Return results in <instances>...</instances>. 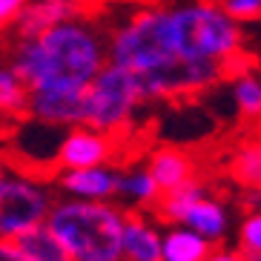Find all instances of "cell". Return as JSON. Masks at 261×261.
<instances>
[{"mask_svg":"<svg viewBox=\"0 0 261 261\" xmlns=\"http://www.w3.org/2000/svg\"><path fill=\"white\" fill-rule=\"evenodd\" d=\"M107 58L138 77L146 100L195 95L224 77L221 63H192L172 55L164 35V6H144L115 26Z\"/></svg>","mask_w":261,"mask_h":261,"instance_id":"6da1fadb","label":"cell"},{"mask_svg":"<svg viewBox=\"0 0 261 261\" xmlns=\"http://www.w3.org/2000/svg\"><path fill=\"white\" fill-rule=\"evenodd\" d=\"M12 66L29 92L35 89H86L109 63L107 40L86 20L75 17L38 38H15Z\"/></svg>","mask_w":261,"mask_h":261,"instance_id":"7a4b0ae2","label":"cell"},{"mask_svg":"<svg viewBox=\"0 0 261 261\" xmlns=\"http://www.w3.org/2000/svg\"><path fill=\"white\" fill-rule=\"evenodd\" d=\"M164 35L172 55L192 63H221L224 72H232L244 43L241 23L213 0L164 6Z\"/></svg>","mask_w":261,"mask_h":261,"instance_id":"3957f363","label":"cell"},{"mask_svg":"<svg viewBox=\"0 0 261 261\" xmlns=\"http://www.w3.org/2000/svg\"><path fill=\"white\" fill-rule=\"evenodd\" d=\"M123 218L126 213L112 201L58 198L49 210L46 227L69 261H123Z\"/></svg>","mask_w":261,"mask_h":261,"instance_id":"277c9868","label":"cell"},{"mask_svg":"<svg viewBox=\"0 0 261 261\" xmlns=\"http://www.w3.org/2000/svg\"><path fill=\"white\" fill-rule=\"evenodd\" d=\"M144 100L146 98L141 92L138 77L115 66V63H107L98 72V77L86 86L84 126H92V129L118 138L132 123V118Z\"/></svg>","mask_w":261,"mask_h":261,"instance_id":"5b68a950","label":"cell"},{"mask_svg":"<svg viewBox=\"0 0 261 261\" xmlns=\"http://www.w3.org/2000/svg\"><path fill=\"white\" fill-rule=\"evenodd\" d=\"M55 195L49 184L29 172L0 175V241H15L23 232L46 224Z\"/></svg>","mask_w":261,"mask_h":261,"instance_id":"8992f818","label":"cell"},{"mask_svg":"<svg viewBox=\"0 0 261 261\" xmlns=\"http://www.w3.org/2000/svg\"><path fill=\"white\" fill-rule=\"evenodd\" d=\"M118 149V138L98 132L92 126H75L63 132L58 149V169H89L112 164Z\"/></svg>","mask_w":261,"mask_h":261,"instance_id":"52a82bcc","label":"cell"},{"mask_svg":"<svg viewBox=\"0 0 261 261\" xmlns=\"http://www.w3.org/2000/svg\"><path fill=\"white\" fill-rule=\"evenodd\" d=\"M86 89H35L29 92V118L43 121L58 129L84 126Z\"/></svg>","mask_w":261,"mask_h":261,"instance_id":"ba28073f","label":"cell"},{"mask_svg":"<svg viewBox=\"0 0 261 261\" xmlns=\"http://www.w3.org/2000/svg\"><path fill=\"white\" fill-rule=\"evenodd\" d=\"M63 132L58 126H49L43 121H23L15 132V152L20 155L23 167H35V169H46V167H58V149H61Z\"/></svg>","mask_w":261,"mask_h":261,"instance_id":"9c48e42d","label":"cell"},{"mask_svg":"<svg viewBox=\"0 0 261 261\" xmlns=\"http://www.w3.org/2000/svg\"><path fill=\"white\" fill-rule=\"evenodd\" d=\"M118 175H121V169H115L112 164L89 169H61L58 187L66 192V198L112 201L118 195Z\"/></svg>","mask_w":261,"mask_h":261,"instance_id":"30bf717a","label":"cell"},{"mask_svg":"<svg viewBox=\"0 0 261 261\" xmlns=\"http://www.w3.org/2000/svg\"><path fill=\"white\" fill-rule=\"evenodd\" d=\"M161 236L164 232L146 215L126 213L121 236L123 261H161Z\"/></svg>","mask_w":261,"mask_h":261,"instance_id":"8fae6325","label":"cell"},{"mask_svg":"<svg viewBox=\"0 0 261 261\" xmlns=\"http://www.w3.org/2000/svg\"><path fill=\"white\" fill-rule=\"evenodd\" d=\"M81 15V6L75 3H43V0H29L23 6V12L17 15V20L12 23L17 38H38L43 32L55 29V26L75 20Z\"/></svg>","mask_w":261,"mask_h":261,"instance_id":"7c38bea8","label":"cell"},{"mask_svg":"<svg viewBox=\"0 0 261 261\" xmlns=\"http://www.w3.org/2000/svg\"><path fill=\"white\" fill-rule=\"evenodd\" d=\"M146 169H149V175H152V181L158 184L161 192L178 190L181 184L195 178V161L181 149H158V152H152Z\"/></svg>","mask_w":261,"mask_h":261,"instance_id":"4fadbf2b","label":"cell"},{"mask_svg":"<svg viewBox=\"0 0 261 261\" xmlns=\"http://www.w3.org/2000/svg\"><path fill=\"white\" fill-rule=\"evenodd\" d=\"M210 253H213V244L184 224L161 236V261H207Z\"/></svg>","mask_w":261,"mask_h":261,"instance_id":"5bb4252c","label":"cell"},{"mask_svg":"<svg viewBox=\"0 0 261 261\" xmlns=\"http://www.w3.org/2000/svg\"><path fill=\"white\" fill-rule=\"evenodd\" d=\"M184 227H190L192 232H198L201 238H207L210 244L213 241H221L227 236V227H230V215L224 210L221 201L213 198H201L198 204H192L190 213L184 215Z\"/></svg>","mask_w":261,"mask_h":261,"instance_id":"9a60e30c","label":"cell"},{"mask_svg":"<svg viewBox=\"0 0 261 261\" xmlns=\"http://www.w3.org/2000/svg\"><path fill=\"white\" fill-rule=\"evenodd\" d=\"M115 198H123V204L129 207H155L158 198H161V190L158 184L152 181L149 169L146 167H138V169H126L118 175V195Z\"/></svg>","mask_w":261,"mask_h":261,"instance_id":"2e32d148","label":"cell"},{"mask_svg":"<svg viewBox=\"0 0 261 261\" xmlns=\"http://www.w3.org/2000/svg\"><path fill=\"white\" fill-rule=\"evenodd\" d=\"M201 198H207V190H204L201 181L192 178V181L181 184L178 190L161 192V198H158V204H155V213H158V218H164V221L181 224L184 221V215L190 213V207L192 204H198Z\"/></svg>","mask_w":261,"mask_h":261,"instance_id":"e0dca14e","label":"cell"},{"mask_svg":"<svg viewBox=\"0 0 261 261\" xmlns=\"http://www.w3.org/2000/svg\"><path fill=\"white\" fill-rule=\"evenodd\" d=\"M12 244H15L29 261H69L66 250H63L61 241L49 232L46 224H40V227H35V230L23 232V236L15 238Z\"/></svg>","mask_w":261,"mask_h":261,"instance_id":"ac0fdd59","label":"cell"},{"mask_svg":"<svg viewBox=\"0 0 261 261\" xmlns=\"http://www.w3.org/2000/svg\"><path fill=\"white\" fill-rule=\"evenodd\" d=\"M29 107V86L12 63H0V115H20Z\"/></svg>","mask_w":261,"mask_h":261,"instance_id":"d6986e66","label":"cell"},{"mask_svg":"<svg viewBox=\"0 0 261 261\" xmlns=\"http://www.w3.org/2000/svg\"><path fill=\"white\" fill-rule=\"evenodd\" d=\"M230 172L247 190L261 192V141H250V144L238 146L230 161Z\"/></svg>","mask_w":261,"mask_h":261,"instance_id":"ffe728a7","label":"cell"},{"mask_svg":"<svg viewBox=\"0 0 261 261\" xmlns=\"http://www.w3.org/2000/svg\"><path fill=\"white\" fill-rule=\"evenodd\" d=\"M232 100L241 115L247 118H261V81L253 75H241L232 77Z\"/></svg>","mask_w":261,"mask_h":261,"instance_id":"44dd1931","label":"cell"},{"mask_svg":"<svg viewBox=\"0 0 261 261\" xmlns=\"http://www.w3.org/2000/svg\"><path fill=\"white\" fill-rule=\"evenodd\" d=\"M238 241H241V253L250 261H261V210L258 213H247L238 230Z\"/></svg>","mask_w":261,"mask_h":261,"instance_id":"7402d4cb","label":"cell"},{"mask_svg":"<svg viewBox=\"0 0 261 261\" xmlns=\"http://www.w3.org/2000/svg\"><path fill=\"white\" fill-rule=\"evenodd\" d=\"M218 6H221L236 23L261 20V0H218Z\"/></svg>","mask_w":261,"mask_h":261,"instance_id":"603a6c76","label":"cell"},{"mask_svg":"<svg viewBox=\"0 0 261 261\" xmlns=\"http://www.w3.org/2000/svg\"><path fill=\"white\" fill-rule=\"evenodd\" d=\"M29 0H0V32L12 29V23L17 20V15L23 12V6Z\"/></svg>","mask_w":261,"mask_h":261,"instance_id":"cb8c5ba5","label":"cell"},{"mask_svg":"<svg viewBox=\"0 0 261 261\" xmlns=\"http://www.w3.org/2000/svg\"><path fill=\"white\" fill-rule=\"evenodd\" d=\"M0 261H29L12 241H0Z\"/></svg>","mask_w":261,"mask_h":261,"instance_id":"d4e9b609","label":"cell"},{"mask_svg":"<svg viewBox=\"0 0 261 261\" xmlns=\"http://www.w3.org/2000/svg\"><path fill=\"white\" fill-rule=\"evenodd\" d=\"M207 261H244V255H238V253H230V250H218V253H210Z\"/></svg>","mask_w":261,"mask_h":261,"instance_id":"484cf974","label":"cell"},{"mask_svg":"<svg viewBox=\"0 0 261 261\" xmlns=\"http://www.w3.org/2000/svg\"><path fill=\"white\" fill-rule=\"evenodd\" d=\"M244 207L250 210V213H258L261 210V192L258 190H250V195L244 198Z\"/></svg>","mask_w":261,"mask_h":261,"instance_id":"4316f807","label":"cell"},{"mask_svg":"<svg viewBox=\"0 0 261 261\" xmlns=\"http://www.w3.org/2000/svg\"><path fill=\"white\" fill-rule=\"evenodd\" d=\"M43 3H75V6H81L84 0H43Z\"/></svg>","mask_w":261,"mask_h":261,"instance_id":"83f0119b","label":"cell"},{"mask_svg":"<svg viewBox=\"0 0 261 261\" xmlns=\"http://www.w3.org/2000/svg\"><path fill=\"white\" fill-rule=\"evenodd\" d=\"M3 172H6V167H3V161H0V175H3Z\"/></svg>","mask_w":261,"mask_h":261,"instance_id":"f1b7e54d","label":"cell"},{"mask_svg":"<svg viewBox=\"0 0 261 261\" xmlns=\"http://www.w3.org/2000/svg\"><path fill=\"white\" fill-rule=\"evenodd\" d=\"M244 261H250V258H244Z\"/></svg>","mask_w":261,"mask_h":261,"instance_id":"f546056e","label":"cell"}]
</instances>
